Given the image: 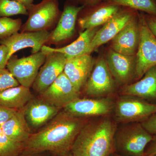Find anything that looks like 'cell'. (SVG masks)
<instances>
[{"label":"cell","instance_id":"6","mask_svg":"<svg viewBox=\"0 0 156 156\" xmlns=\"http://www.w3.org/2000/svg\"><path fill=\"white\" fill-rule=\"evenodd\" d=\"M117 87L105 57L100 56L95 60L94 67L82 91L90 98L112 97Z\"/></svg>","mask_w":156,"mask_h":156},{"label":"cell","instance_id":"37","mask_svg":"<svg viewBox=\"0 0 156 156\" xmlns=\"http://www.w3.org/2000/svg\"><path fill=\"white\" fill-rule=\"evenodd\" d=\"M57 156H73L72 155L70 151L69 152L66 153H65L64 154H63L60 155H58Z\"/></svg>","mask_w":156,"mask_h":156},{"label":"cell","instance_id":"22","mask_svg":"<svg viewBox=\"0 0 156 156\" xmlns=\"http://www.w3.org/2000/svg\"><path fill=\"white\" fill-rule=\"evenodd\" d=\"M1 127L3 132L11 139L22 143H25L31 134L30 128L26 119L24 108L17 110Z\"/></svg>","mask_w":156,"mask_h":156},{"label":"cell","instance_id":"15","mask_svg":"<svg viewBox=\"0 0 156 156\" xmlns=\"http://www.w3.org/2000/svg\"><path fill=\"white\" fill-rule=\"evenodd\" d=\"M49 31L16 33L7 38L0 40V44L5 45L9 50V58L20 50L31 48V53L41 51L50 36Z\"/></svg>","mask_w":156,"mask_h":156},{"label":"cell","instance_id":"39","mask_svg":"<svg viewBox=\"0 0 156 156\" xmlns=\"http://www.w3.org/2000/svg\"><path fill=\"white\" fill-rule=\"evenodd\" d=\"M147 156H156V154H153L150 155H148Z\"/></svg>","mask_w":156,"mask_h":156},{"label":"cell","instance_id":"4","mask_svg":"<svg viewBox=\"0 0 156 156\" xmlns=\"http://www.w3.org/2000/svg\"><path fill=\"white\" fill-rule=\"evenodd\" d=\"M156 113V104L131 95H120L115 100L112 116L118 124L142 122Z\"/></svg>","mask_w":156,"mask_h":156},{"label":"cell","instance_id":"28","mask_svg":"<svg viewBox=\"0 0 156 156\" xmlns=\"http://www.w3.org/2000/svg\"><path fill=\"white\" fill-rule=\"evenodd\" d=\"M19 85L18 81L7 68L0 69V93Z\"/></svg>","mask_w":156,"mask_h":156},{"label":"cell","instance_id":"33","mask_svg":"<svg viewBox=\"0 0 156 156\" xmlns=\"http://www.w3.org/2000/svg\"><path fill=\"white\" fill-rule=\"evenodd\" d=\"M156 154V134L153 135L152 139L147 144L145 149L144 156Z\"/></svg>","mask_w":156,"mask_h":156},{"label":"cell","instance_id":"30","mask_svg":"<svg viewBox=\"0 0 156 156\" xmlns=\"http://www.w3.org/2000/svg\"><path fill=\"white\" fill-rule=\"evenodd\" d=\"M17 110H18L8 108L0 104V126L11 119Z\"/></svg>","mask_w":156,"mask_h":156},{"label":"cell","instance_id":"9","mask_svg":"<svg viewBox=\"0 0 156 156\" xmlns=\"http://www.w3.org/2000/svg\"><path fill=\"white\" fill-rule=\"evenodd\" d=\"M115 100L112 97L81 98L70 102L62 109L78 118L92 119L112 115Z\"/></svg>","mask_w":156,"mask_h":156},{"label":"cell","instance_id":"17","mask_svg":"<svg viewBox=\"0 0 156 156\" xmlns=\"http://www.w3.org/2000/svg\"><path fill=\"white\" fill-rule=\"evenodd\" d=\"M120 7L105 2L84 7L78 16V23L80 28L85 30L103 25L116 14Z\"/></svg>","mask_w":156,"mask_h":156},{"label":"cell","instance_id":"25","mask_svg":"<svg viewBox=\"0 0 156 156\" xmlns=\"http://www.w3.org/2000/svg\"><path fill=\"white\" fill-rule=\"evenodd\" d=\"M24 150V144L7 136L0 126V156H18Z\"/></svg>","mask_w":156,"mask_h":156},{"label":"cell","instance_id":"13","mask_svg":"<svg viewBox=\"0 0 156 156\" xmlns=\"http://www.w3.org/2000/svg\"><path fill=\"white\" fill-rule=\"evenodd\" d=\"M46 55L45 62L39 70L32 87L39 94L50 87L63 72L67 61V58L61 53L53 52Z\"/></svg>","mask_w":156,"mask_h":156},{"label":"cell","instance_id":"7","mask_svg":"<svg viewBox=\"0 0 156 156\" xmlns=\"http://www.w3.org/2000/svg\"><path fill=\"white\" fill-rule=\"evenodd\" d=\"M140 39L136 55L134 81L141 79L151 68L156 66V37L148 27L144 13L139 14Z\"/></svg>","mask_w":156,"mask_h":156},{"label":"cell","instance_id":"38","mask_svg":"<svg viewBox=\"0 0 156 156\" xmlns=\"http://www.w3.org/2000/svg\"><path fill=\"white\" fill-rule=\"evenodd\" d=\"M109 156H125L119 154H117L115 152H113Z\"/></svg>","mask_w":156,"mask_h":156},{"label":"cell","instance_id":"16","mask_svg":"<svg viewBox=\"0 0 156 156\" xmlns=\"http://www.w3.org/2000/svg\"><path fill=\"white\" fill-rule=\"evenodd\" d=\"M84 8L69 0L66 2L56 27L50 33L48 42L59 44L71 38L75 32L79 14Z\"/></svg>","mask_w":156,"mask_h":156},{"label":"cell","instance_id":"14","mask_svg":"<svg viewBox=\"0 0 156 156\" xmlns=\"http://www.w3.org/2000/svg\"><path fill=\"white\" fill-rule=\"evenodd\" d=\"M139 14L137 11L112 40L110 48L124 55L136 56L140 39Z\"/></svg>","mask_w":156,"mask_h":156},{"label":"cell","instance_id":"5","mask_svg":"<svg viewBox=\"0 0 156 156\" xmlns=\"http://www.w3.org/2000/svg\"><path fill=\"white\" fill-rule=\"evenodd\" d=\"M28 18L21 32L49 31L57 24L62 13L58 0H42L28 10Z\"/></svg>","mask_w":156,"mask_h":156},{"label":"cell","instance_id":"12","mask_svg":"<svg viewBox=\"0 0 156 156\" xmlns=\"http://www.w3.org/2000/svg\"><path fill=\"white\" fill-rule=\"evenodd\" d=\"M105 57L118 86L123 87L134 81L136 56L124 55L109 48L107 50Z\"/></svg>","mask_w":156,"mask_h":156},{"label":"cell","instance_id":"2","mask_svg":"<svg viewBox=\"0 0 156 156\" xmlns=\"http://www.w3.org/2000/svg\"><path fill=\"white\" fill-rule=\"evenodd\" d=\"M118 123L112 115L92 118L79 133L71 153L73 156H109L115 152Z\"/></svg>","mask_w":156,"mask_h":156},{"label":"cell","instance_id":"1","mask_svg":"<svg viewBox=\"0 0 156 156\" xmlns=\"http://www.w3.org/2000/svg\"><path fill=\"white\" fill-rule=\"evenodd\" d=\"M90 119L60 110L41 130L31 133L24 143V150L49 152L55 156L69 152L80 131Z\"/></svg>","mask_w":156,"mask_h":156},{"label":"cell","instance_id":"3","mask_svg":"<svg viewBox=\"0 0 156 156\" xmlns=\"http://www.w3.org/2000/svg\"><path fill=\"white\" fill-rule=\"evenodd\" d=\"M119 124L115 134V152L125 156H144L153 135L140 122Z\"/></svg>","mask_w":156,"mask_h":156},{"label":"cell","instance_id":"27","mask_svg":"<svg viewBox=\"0 0 156 156\" xmlns=\"http://www.w3.org/2000/svg\"><path fill=\"white\" fill-rule=\"evenodd\" d=\"M22 26V20L20 19L0 17V40L7 38L18 32Z\"/></svg>","mask_w":156,"mask_h":156},{"label":"cell","instance_id":"31","mask_svg":"<svg viewBox=\"0 0 156 156\" xmlns=\"http://www.w3.org/2000/svg\"><path fill=\"white\" fill-rule=\"evenodd\" d=\"M9 50L5 45L0 44V69L6 68L9 61Z\"/></svg>","mask_w":156,"mask_h":156},{"label":"cell","instance_id":"24","mask_svg":"<svg viewBox=\"0 0 156 156\" xmlns=\"http://www.w3.org/2000/svg\"><path fill=\"white\" fill-rule=\"evenodd\" d=\"M104 2L156 16V0H105Z\"/></svg>","mask_w":156,"mask_h":156},{"label":"cell","instance_id":"23","mask_svg":"<svg viewBox=\"0 0 156 156\" xmlns=\"http://www.w3.org/2000/svg\"><path fill=\"white\" fill-rule=\"evenodd\" d=\"M34 97L30 88L19 85L0 93V104L8 108L19 110L23 108Z\"/></svg>","mask_w":156,"mask_h":156},{"label":"cell","instance_id":"21","mask_svg":"<svg viewBox=\"0 0 156 156\" xmlns=\"http://www.w3.org/2000/svg\"><path fill=\"white\" fill-rule=\"evenodd\" d=\"M100 27L88 29L81 32L78 38L67 46L53 48L47 45L42 47L41 51L45 54L53 52L62 53L67 59L86 54V51L95 34Z\"/></svg>","mask_w":156,"mask_h":156},{"label":"cell","instance_id":"20","mask_svg":"<svg viewBox=\"0 0 156 156\" xmlns=\"http://www.w3.org/2000/svg\"><path fill=\"white\" fill-rule=\"evenodd\" d=\"M120 95H131L156 104V66L136 82L121 87Z\"/></svg>","mask_w":156,"mask_h":156},{"label":"cell","instance_id":"8","mask_svg":"<svg viewBox=\"0 0 156 156\" xmlns=\"http://www.w3.org/2000/svg\"><path fill=\"white\" fill-rule=\"evenodd\" d=\"M46 58V54L41 50L22 58L13 55L9 58L6 67L20 85L30 88Z\"/></svg>","mask_w":156,"mask_h":156},{"label":"cell","instance_id":"36","mask_svg":"<svg viewBox=\"0 0 156 156\" xmlns=\"http://www.w3.org/2000/svg\"><path fill=\"white\" fill-rule=\"evenodd\" d=\"M13 1L22 4L23 6H25L28 11L31 6L33 5L34 0H13Z\"/></svg>","mask_w":156,"mask_h":156},{"label":"cell","instance_id":"26","mask_svg":"<svg viewBox=\"0 0 156 156\" xmlns=\"http://www.w3.org/2000/svg\"><path fill=\"white\" fill-rule=\"evenodd\" d=\"M17 15H28L25 6L13 0H0V17Z\"/></svg>","mask_w":156,"mask_h":156},{"label":"cell","instance_id":"34","mask_svg":"<svg viewBox=\"0 0 156 156\" xmlns=\"http://www.w3.org/2000/svg\"><path fill=\"white\" fill-rule=\"evenodd\" d=\"M77 5H80L81 6L84 7H89L104 2L105 0H69Z\"/></svg>","mask_w":156,"mask_h":156},{"label":"cell","instance_id":"11","mask_svg":"<svg viewBox=\"0 0 156 156\" xmlns=\"http://www.w3.org/2000/svg\"><path fill=\"white\" fill-rule=\"evenodd\" d=\"M81 93L62 72L38 97L61 110L70 102L80 97Z\"/></svg>","mask_w":156,"mask_h":156},{"label":"cell","instance_id":"32","mask_svg":"<svg viewBox=\"0 0 156 156\" xmlns=\"http://www.w3.org/2000/svg\"><path fill=\"white\" fill-rule=\"evenodd\" d=\"M144 16L148 27L156 37V16L144 13Z\"/></svg>","mask_w":156,"mask_h":156},{"label":"cell","instance_id":"35","mask_svg":"<svg viewBox=\"0 0 156 156\" xmlns=\"http://www.w3.org/2000/svg\"><path fill=\"white\" fill-rule=\"evenodd\" d=\"M18 156H55L49 152H33L24 150Z\"/></svg>","mask_w":156,"mask_h":156},{"label":"cell","instance_id":"18","mask_svg":"<svg viewBox=\"0 0 156 156\" xmlns=\"http://www.w3.org/2000/svg\"><path fill=\"white\" fill-rule=\"evenodd\" d=\"M90 54H84L67 59L63 72L76 89L81 92L95 63Z\"/></svg>","mask_w":156,"mask_h":156},{"label":"cell","instance_id":"10","mask_svg":"<svg viewBox=\"0 0 156 156\" xmlns=\"http://www.w3.org/2000/svg\"><path fill=\"white\" fill-rule=\"evenodd\" d=\"M137 11L126 7H120L116 14L98 30L86 54H91L101 45L111 41Z\"/></svg>","mask_w":156,"mask_h":156},{"label":"cell","instance_id":"19","mask_svg":"<svg viewBox=\"0 0 156 156\" xmlns=\"http://www.w3.org/2000/svg\"><path fill=\"white\" fill-rule=\"evenodd\" d=\"M60 110L38 97H34L24 107L27 121L30 127L34 128L45 126Z\"/></svg>","mask_w":156,"mask_h":156},{"label":"cell","instance_id":"29","mask_svg":"<svg viewBox=\"0 0 156 156\" xmlns=\"http://www.w3.org/2000/svg\"><path fill=\"white\" fill-rule=\"evenodd\" d=\"M141 125L152 135L156 134V113L141 122Z\"/></svg>","mask_w":156,"mask_h":156}]
</instances>
